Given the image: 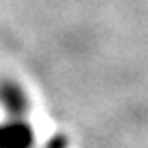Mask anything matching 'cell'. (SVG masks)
Masks as SVG:
<instances>
[{
  "label": "cell",
  "instance_id": "obj_1",
  "mask_svg": "<svg viewBox=\"0 0 148 148\" xmlns=\"http://www.w3.org/2000/svg\"><path fill=\"white\" fill-rule=\"evenodd\" d=\"M31 132L21 123L0 127V148H27L31 144Z\"/></svg>",
  "mask_w": 148,
  "mask_h": 148
}]
</instances>
